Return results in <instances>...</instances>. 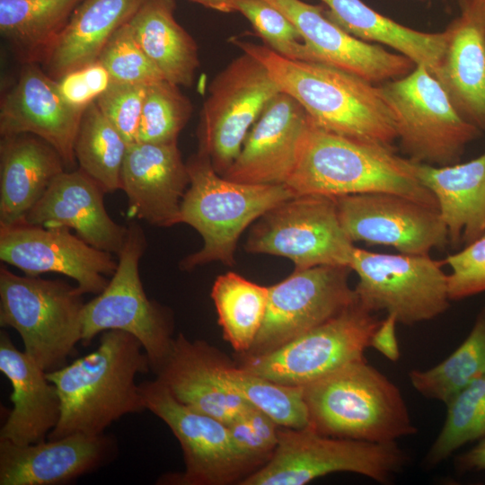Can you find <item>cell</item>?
I'll return each mask as SVG.
<instances>
[{
    "label": "cell",
    "instance_id": "6da1fadb",
    "mask_svg": "<svg viewBox=\"0 0 485 485\" xmlns=\"http://www.w3.org/2000/svg\"><path fill=\"white\" fill-rule=\"evenodd\" d=\"M140 341L128 332H102L98 348L69 365L46 372L60 400V418L48 439L81 433L99 436L122 416L146 410L138 374L150 368Z\"/></svg>",
    "mask_w": 485,
    "mask_h": 485
},
{
    "label": "cell",
    "instance_id": "7a4b0ae2",
    "mask_svg": "<svg viewBox=\"0 0 485 485\" xmlns=\"http://www.w3.org/2000/svg\"><path fill=\"white\" fill-rule=\"evenodd\" d=\"M284 185L294 196L387 192L437 208L417 176L416 162L396 154L392 146L333 133L311 119Z\"/></svg>",
    "mask_w": 485,
    "mask_h": 485
},
{
    "label": "cell",
    "instance_id": "3957f363",
    "mask_svg": "<svg viewBox=\"0 0 485 485\" xmlns=\"http://www.w3.org/2000/svg\"><path fill=\"white\" fill-rule=\"evenodd\" d=\"M264 65L281 92L319 127L342 136L392 146L394 123L379 86L340 68L285 57L266 45L234 40Z\"/></svg>",
    "mask_w": 485,
    "mask_h": 485
},
{
    "label": "cell",
    "instance_id": "277c9868",
    "mask_svg": "<svg viewBox=\"0 0 485 485\" xmlns=\"http://www.w3.org/2000/svg\"><path fill=\"white\" fill-rule=\"evenodd\" d=\"M303 390L308 428L319 434L385 444L417 432L399 388L365 358Z\"/></svg>",
    "mask_w": 485,
    "mask_h": 485
},
{
    "label": "cell",
    "instance_id": "5b68a950",
    "mask_svg": "<svg viewBox=\"0 0 485 485\" xmlns=\"http://www.w3.org/2000/svg\"><path fill=\"white\" fill-rule=\"evenodd\" d=\"M186 164L190 184L181 204V223L199 233L203 246L181 260L182 270L212 261L234 266L242 233L267 211L295 197L284 184L227 180L215 171L207 153L199 148Z\"/></svg>",
    "mask_w": 485,
    "mask_h": 485
},
{
    "label": "cell",
    "instance_id": "8992f818",
    "mask_svg": "<svg viewBox=\"0 0 485 485\" xmlns=\"http://www.w3.org/2000/svg\"><path fill=\"white\" fill-rule=\"evenodd\" d=\"M78 287L0 268V325L21 336L24 352L45 372L66 366L81 341L85 303Z\"/></svg>",
    "mask_w": 485,
    "mask_h": 485
},
{
    "label": "cell",
    "instance_id": "52a82bcc",
    "mask_svg": "<svg viewBox=\"0 0 485 485\" xmlns=\"http://www.w3.org/2000/svg\"><path fill=\"white\" fill-rule=\"evenodd\" d=\"M406 463L407 455L396 442L371 443L324 436L308 427H283L269 459L240 484L303 485L339 472L386 484Z\"/></svg>",
    "mask_w": 485,
    "mask_h": 485
},
{
    "label": "cell",
    "instance_id": "ba28073f",
    "mask_svg": "<svg viewBox=\"0 0 485 485\" xmlns=\"http://www.w3.org/2000/svg\"><path fill=\"white\" fill-rule=\"evenodd\" d=\"M397 139L413 162L435 166L457 163L480 129L466 121L430 71L419 65L379 86Z\"/></svg>",
    "mask_w": 485,
    "mask_h": 485
},
{
    "label": "cell",
    "instance_id": "9c48e42d",
    "mask_svg": "<svg viewBox=\"0 0 485 485\" xmlns=\"http://www.w3.org/2000/svg\"><path fill=\"white\" fill-rule=\"evenodd\" d=\"M146 244L141 226L130 223L111 279L101 293L84 304L81 342L87 346L97 334L108 330L128 332L140 341L150 368L156 373L174 339L168 310L150 300L142 285L139 262Z\"/></svg>",
    "mask_w": 485,
    "mask_h": 485
},
{
    "label": "cell",
    "instance_id": "30bf717a",
    "mask_svg": "<svg viewBox=\"0 0 485 485\" xmlns=\"http://www.w3.org/2000/svg\"><path fill=\"white\" fill-rule=\"evenodd\" d=\"M355 247L340 224L335 198L322 195L295 196L269 209L245 243L248 252L287 258L295 269L350 268Z\"/></svg>",
    "mask_w": 485,
    "mask_h": 485
},
{
    "label": "cell",
    "instance_id": "8fae6325",
    "mask_svg": "<svg viewBox=\"0 0 485 485\" xmlns=\"http://www.w3.org/2000/svg\"><path fill=\"white\" fill-rule=\"evenodd\" d=\"M350 269L358 278L354 288L357 302L369 312L393 315L398 323L432 320L449 306L447 274L429 255L379 253L355 247Z\"/></svg>",
    "mask_w": 485,
    "mask_h": 485
},
{
    "label": "cell",
    "instance_id": "7c38bea8",
    "mask_svg": "<svg viewBox=\"0 0 485 485\" xmlns=\"http://www.w3.org/2000/svg\"><path fill=\"white\" fill-rule=\"evenodd\" d=\"M357 301L324 323L272 351L242 356L243 369L278 384L304 387L335 370L364 359L380 323Z\"/></svg>",
    "mask_w": 485,
    "mask_h": 485
},
{
    "label": "cell",
    "instance_id": "4fadbf2b",
    "mask_svg": "<svg viewBox=\"0 0 485 485\" xmlns=\"http://www.w3.org/2000/svg\"><path fill=\"white\" fill-rule=\"evenodd\" d=\"M203 105L198 148L224 175L238 156L250 129L280 91L267 68L242 52L211 82Z\"/></svg>",
    "mask_w": 485,
    "mask_h": 485
},
{
    "label": "cell",
    "instance_id": "5bb4252c",
    "mask_svg": "<svg viewBox=\"0 0 485 485\" xmlns=\"http://www.w3.org/2000/svg\"><path fill=\"white\" fill-rule=\"evenodd\" d=\"M146 410L160 418L182 449L185 471L170 481L181 485H223L253 467L235 445L228 426L178 401L159 380L139 384Z\"/></svg>",
    "mask_w": 485,
    "mask_h": 485
},
{
    "label": "cell",
    "instance_id": "9a60e30c",
    "mask_svg": "<svg viewBox=\"0 0 485 485\" xmlns=\"http://www.w3.org/2000/svg\"><path fill=\"white\" fill-rule=\"evenodd\" d=\"M350 271L349 267L330 265L295 269L269 287L261 328L250 350L242 356L272 351L355 304L357 295L348 284Z\"/></svg>",
    "mask_w": 485,
    "mask_h": 485
},
{
    "label": "cell",
    "instance_id": "2e32d148",
    "mask_svg": "<svg viewBox=\"0 0 485 485\" xmlns=\"http://www.w3.org/2000/svg\"><path fill=\"white\" fill-rule=\"evenodd\" d=\"M340 224L354 242L395 248L401 253L429 255L448 242L438 209L405 196L372 192L335 198Z\"/></svg>",
    "mask_w": 485,
    "mask_h": 485
},
{
    "label": "cell",
    "instance_id": "e0dca14e",
    "mask_svg": "<svg viewBox=\"0 0 485 485\" xmlns=\"http://www.w3.org/2000/svg\"><path fill=\"white\" fill-rule=\"evenodd\" d=\"M0 260L25 275L57 273L76 281L83 294L99 295L117 269L112 253L99 250L64 227L22 223L0 226Z\"/></svg>",
    "mask_w": 485,
    "mask_h": 485
},
{
    "label": "cell",
    "instance_id": "ac0fdd59",
    "mask_svg": "<svg viewBox=\"0 0 485 485\" xmlns=\"http://www.w3.org/2000/svg\"><path fill=\"white\" fill-rule=\"evenodd\" d=\"M84 110L70 105L60 93L57 80L28 64L2 97L0 134L34 135L49 144L71 169L76 162L74 145Z\"/></svg>",
    "mask_w": 485,
    "mask_h": 485
},
{
    "label": "cell",
    "instance_id": "d6986e66",
    "mask_svg": "<svg viewBox=\"0 0 485 485\" xmlns=\"http://www.w3.org/2000/svg\"><path fill=\"white\" fill-rule=\"evenodd\" d=\"M296 27L316 62L324 63L371 83H384L408 75L415 63L347 32L330 20L321 5L301 0H266Z\"/></svg>",
    "mask_w": 485,
    "mask_h": 485
},
{
    "label": "cell",
    "instance_id": "ffe728a7",
    "mask_svg": "<svg viewBox=\"0 0 485 485\" xmlns=\"http://www.w3.org/2000/svg\"><path fill=\"white\" fill-rule=\"evenodd\" d=\"M309 122L301 104L279 92L266 105L222 176L241 183L285 184L296 164Z\"/></svg>",
    "mask_w": 485,
    "mask_h": 485
},
{
    "label": "cell",
    "instance_id": "44dd1931",
    "mask_svg": "<svg viewBox=\"0 0 485 485\" xmlns=\"http://www.w3.org/2000/svg\"><path fill=\"white\" fill-rule=\"evenodd\" d=\"M190 184L177 143L128 145L121 189L131 216L158 227L181 223V204Z\"/></svg>",
    "mask_w": 485,
    "mask_h": 485
},
{
    "label": "cell",
    "instance_id": "7402d4cb",
    "mask_svg": "<svg viewBox=\"0 0 485 485\" xmlns=\"http://www.w3.org/2000/svg\"><path fill=\"white\" fill-rule=\"evenodd\" d=\"M104 194L102 188L81 169L65 171L56 177L22 223L73 230L90 245L118 255L128 226L110 216Z\"/></svg>",
    "mask_w": 485,
    "mask_h": 485
},
{
    "label": "cell",
    "instance_id": "603a6c76",
    "mask_svg": "<svg viewBox=\"0 0 485 485\" xmlns=\"http://www.w3.org/2000/svg\"><path fill=\"white\" fill-rule=\"evenodd\" d=\"M103 434L81 433L35 444L0 439V485H56L100 466L112 454Z\"/></svg>",
    "mask_w": 485,
    "mask_h": 485
},
{
    "label": "cell",
    "instance_id": "cb8c5ba5",
    "mask_svg": "<svg viewBox=\"0 0 485 485\" xmlns=\"http://www.w3.org/2000/svg\"><path fill=\"white\" fill-rule=\"evenodd\" d=\"M220 361L205 342L179 334L155 374L178 401L228 425L252 405L221 377Z\"/></svg>",
    "mask_w": 485,
    "mask_h": 485
},
{
    "label": "cell",
    "instance_id": "d4e9b609",
    "mask_svg": "<svg viewBox=\"0 0 485 485\" xmlns=\"http://www.w3.org/2000/svg\"><path fill=\"white\" fill-rule=\"evenodd\" d=\"M0 370L13 387V408L0 430V439L16 445L45 440L60 418V400L46 372L24 351L15 348L8 333L0 332Z\"/></svg>",
    "mask_w": 485,
    "mask_h": 485
},
{
    "label": "cell",
    "instance_id": "484cf974",
    "mask_svg": "<svg viewBox=\"0 0 485 485\" xmlns=\"http://www.w3.org/2000/svg\"><path fill=\"white\" fill-rule=\"evenodd\" d=\"M447 42L435 77L458 113L485 130V35L475 0L446 29Z\"/></svg>",
    "mask_w": 485,
    "mask_h": 485
},
{
    "label": "cell",
    "instance_id": "4316f807",
    "mask_svg": "<svg viewBox=\"0 0 485 485\" xmlns=\"http://www.w3.org/2000/svg\"><path fill=\"white\" fill-rule=\"evenodd\" d=\"M66 168L60 154L34 135L2 137L0 226L22 223L52 181Z\"/></svg>",
    "mask_w": 485,
    "mask_h": 485
},
{
    "label": "cell",
    "instance_id": "83f0119b",
    "mask_svg": "<svg viewBox=\"0 0 485 485\" xmlns=\"http://www.w3.org/2000/svg\"><path fill=\"white\" fill-rule=\"evenodd\" d=\"M416 173L436 200L449 242L467 245L485 234V152L446 166L416 163Z\"/></svg>",
    "mask_w": 485,
    "mask_h": 485
},
{
    "label": "cell",
    "instance_id": "f1b7e54d",
    "mask_svg": "<svg viewBox=\"0 0 485 485\" xmlns=\"http://www.w3.org/2000/svg\"><path fill=\"white\" fill-rule=\"evenodd\" d=\"M144 0H83L73 12L44 61L57 80L96 62L113 33L128 22Z\"/></svg>",
    "mask_w": 485,
    "mask_h": 485
},
{
    "label": "cell",
    "instance_id": "f546056e",
    "mask_svg": "<svg viewBox=\"0 0 485 485\" xmlns=\"http://www.w3.org/2000/svg\"><path fill=\"white\" fill-rule=\"evenodd\" d=\"M320 1L328 6L326 16L347 32L366 42L391 47L436 75L446 47V30H413L381 14L362 0Z\"/></svg>",
    "mask_w": 485,
    "mask_h": 485
},
{
    "label": "cell",
    "instance_id": "4dcf8cb0",
    "mask_svg": "<svg viewBox=\"0 0 485 485\" xmlns=\"http://www.w3.org/2000/svg\"><path fill=\"white\" fill-rule=\"evenodd\" d=\"M174 9L175 0H144L128 23L163 78L190 86L199 66L198 46L174 19Z\"/></svg>",
    "mask_w": 485,
    "mask_h": 485
},
{
    "label": "cell",
    "instance_id": "1f68e13d",
    "mask_svg": "<svg viewBox=\"0 0 485 485\" xmlns=\"http://www.w3.org/2000/svg\"><path fill=\"white\" fill-rule=\"evenodd\" d=\"M83 0H0V31L27 64L46 60Z\"/></svg>",
    "mask_w": 485,
    "mask_h": 485
},
{
    "label": "cell",
    "instance_id": "d6a6232c",
    "mask_svg": "<svg viewBox=\"0 0 485 485\" xmlns=\"http://www.w3.org/2000/svg\"><path fill=\"white\" fill-rule=\"evenodd\" d=\"M211 297L225 339L241 355L251 348L264 320L269 287L251 282L234 272L215 280Z\"/></svg>",
    "mask_w": 485,
    "mask_h": 485
},
{
    "label": "cell",
    "instance_id": "836d02e7",
    "mask_svg": "<svg viewBox=\"0 0 485 485\" xmlns=\"http://www.w3.org/2000/svg\"><path fill=\"white\" fill-rule=\"evenodd\" d=\"M128 145L95 101L84 111L74 145L79 169L105 193L121 189V170Z\"/></svg>",
    "mask_w": 485,
    "mask_h": 485
},
{
    "label": "cell",
    "instance_id": "e575fe53",
    "mask_svg": "<svg viewBox=\"0 0 485 485\" xmlns=\"http://www.w3.org/2000/svg\"><path fill=\"white\" fill-rule=\"evenodd\" d=\"M485 374V306L463 342L445 360L427 370L409 373L422 396L447 403L460 390Z\"/></svg>",
    "mask_w": 485,
    "mask_h": 485
},
{
    "label": "cell",
    "instance_id": "d590c367",
    "mask_svg": "<svg viewBox=\"0 0 485 485\" xmlns=\"http://www.w3.org/2000/svg\"><path fill=\"white\" fill-rule=\"evenodd\" d=\"M219 374L239 395L278 426L290 428L308 427L303 387L275 383L223 360L219 364Z\"/></svg>",
    "mask_w": 485,
    "mask_h": 485
},
{
    "label": "cell",
    "instance_id": "8d00e7d4",
    "mask_svg": "<svg viewBox=\"0 0 485 485\" xmlns=\"http://www.w3.org/2000/svg\"><path fill=\"white\" fill-rule=\"evenodd\" d=\"M446 406L443 428L425 458L431 467L463 445L485 436V374L456 392Z\"/></svg>",
    "mask_w": 485,
    "mask_h": 485
},
{
    "label": "cell",
    "instance_id": "74e56055",
    "mask_svg": "<svg viewBox=\"0 0 485 485\" xmlns=\"http://www.w3.org/2000/svg\"><path fill=\"white\" fill-rule=\"evenodd\" d=\"M191 113L192 105L178 85L165 79L148 85L137 142L177 143L179 134Z\"/></svg>",
    "mask_w": 485,
    "mask_h": 485
},
{
    "label": "cell",
    "instance_id": "f35d334b",
    "mask_svg": "<svg viewBox=\"0 0 485 485\" xmlns=\"http://www.w3.org/2000/svg\"><path fill=\"white\" fill-rule=\"evenodd\" d=\"M267 46L278 54L295 60L316 62L294 23L266 0H234Z\"/></svg>",
    "mask_w": 485,
    "mask_h": 485
},
{
    "label": "cell",
    "instance_id": "ab89813d",
    "mask_svg": "<svg viewBox=\"0 0 485 485\" xmlns=\"http://www.w3.org/2000/svg\"><path fill=\"white\" fill-rule=\"evenodd\" d=\"M97 61L111 82L148 86L164 79L137 41L128 22L110 38Z\"/></svg>",
    "mask_w": 485,
    "mask_h": 485
},
{
    "label": "cell",
    "instance_id": "60d3db41",
    "mask_svg": "<svg viewBox=\"0 0 485 485\" xmlns=\"http://www.w3.org/2000/svg\"><path fill=\"white\" fill-rule=\"evenodd\" d=\"M146 87L111 82L95 101L101 112L120 133L128 145L137 142Z\"/></svg>",
    "mask_w": 485,
    "mask_h": 485
},
{
    "label": "cell",
    "instance_id": "b9f144b4",
    "mask_svg": "<svg viewBox=\"0 0 485 485\" xmlns=\"http://www.w3.org/2000/svg\"><path fill=\"white\" fill-rule=\"evenodd\" d=\"M450 300H461L485 292V234L444 260Z\"/></svg>",
    "mask_w": 485,
    "mask_h": 485
},
{
    "label": "cell",
    "instance_id": "7bdbcfd3",
    "mask_svg": "<svg viewBox=\"0 0 485 485\" xmlns=\"http://www.w3.org/2000/svg\"><path fill=\"white\" fill-rule=\"evenodd\" d=\"M57 83L70 105L84 110L105 92L111 79L107 69L96 61L66 73Z\"/></svg>",
    "mask_w": 485,
    "mask_h": 485
},
{
    "label": "cell",
    "instance_id": "ee69618b",
    "mask_svg": "<svg viewBox=\"0 0 485 485\" xmlns=\"http://www.w3.org/2000/svg\"><path fill=\"white\" fill-rule=\"evenodd\" d=\"M393 315L387 314L380 321L379 325L371 336L369 347H373L379 353L391 361L400 358V348L396 336V324Z\"/></svg>",
    "mask_w": 485,
    "mask_h": 485
},
{
    "label": "cell",
    "instance_id": "f6af8a7d",
    "mask_svg": "<svg viewBox=\"0 0 485 485\" xmlns=\"http://www.w3.org/2000/svg\"><path fill=\"white\" fill-rule=\"evenodd\" d=\"M456 467L462 472L485 471V436L466 453L456 458Z\"/></svg>",
    "mask_w": 485,
    "mask_h": 485
},
{
    "label": "cell",
    "instance_id": "bcb514c9",
    "mask_svg": "<svg viewBox=\"0 0 485 485\" xmlns=\"http://www.w3.org/2000/svg\"><path fill=\"white\" fill-rule=\"evenodd\" d=\"M190 1L200 4L207 8H210L218 12H223V13L236 12L234 0H190Z\"/></svg>",
    "mask_w": 485,
    "mask_h": 485
}]
</instances>
